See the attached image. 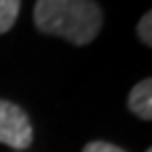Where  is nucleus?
Instances as JSON below:
<instances>
[{
	"label": "nucleus",
	"mask_w": 152,
	"mask_h": 152,
	"mask_svg": "<svg viewBox=\"0 0 152 152\" xmlns=\"http://www.w3.org/2000/svg\"><path fill=\"white\" fill-rule=\"evenodd\" d=\"M34 23L42 34L89 45L102 30V11L93 0H36Z\"/></svg>",
	"instance_id": "obj_1"
},
{
	"label": "nucleus",
	"mask_w": 152,
	"mask_h": 152,
	"mask_svg": "<svg viewBox=\"0 0 152 152\" xmlns=\"http://www.w3.org/2000/svg\"><path fill=\"white\" fill-rule=\"evenodd\" d=\"M32 125L28 114L13 102L0 99V144L26 150L32 144Z\"/></svg>",
	"instance_id": "obj_2"
},
{
	"label": "nucleus",
	"mask_w": 152,
	"mask_h": 152,
	"mask_svg": "<svg viewBox=\"0 0 152 152\" xmlns=\"http://www.w3.org/2000/svg\"><path fill=\"white\" fill-rule=\"evenodd\" d=\"M127 104L135 116H140L142 121H150L152 118V80L150 78L140 80L131 89Z\"/></svg>",
	"instance_id": "obj_3"
},
{
	"label": "nucleus",
	"mask_w": 152,
	"mask_h": 152,
	"mask_svg": "<svg viewBox=\"0 0 152 152\" xmlns=\"http://www.w3.org/2000/svg\"><path fill=\"white\" fill-rule=\"evenodd\" d=\"M19 9H21V0H0V34L9 32L15 26Z\"/></svg>",
	"instance_id": "obj_4"
},
{
	"label": "nucleus",
	"mask_w": 152,
	"mask_h": 152,
	"mask_svg": "<svg viewBox=\"0 0 152 152\" xmlns=\"http://www.w3.org/2000/svg\"><path fill=\"white\" fill-rule=\"evenodd\" d=\"M137 36H140V40L146 47L152 45V13H146L140 19V23H137Z\"/></svg>",
	"instance_id": "obj_5"
},
{
	"label": "nucleus",
	"mask_w": 152,
	"mask_h": 152,
	"mask_svg": "<svg viewBox=\"0 0 152 152\" xmlns=\"http://www.w3.org/2000/svg\"><path fill=\"white\" fill-rule=\"evenodd\" d=\"M83 152H125V150L114 144H108V142H89L83 148Z\"/></svg>",
	"instance_id": "obj_6"
},
{
	"label": "nucleus",
	"mask_w": 152,
	"mask_h": 152,
	"mask_svg": "<svg viewBox=\"0 0 152 152\" xmlns=\"http://www.w3.org/2000/svg\"><path fill=\"white\" fill-rule=\"evenodd\" d=\"M146 152H152V150H146Z\"/></svg>",
	"instance_id": "obj_7"
}]
</instances>
